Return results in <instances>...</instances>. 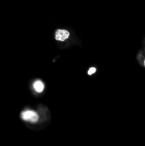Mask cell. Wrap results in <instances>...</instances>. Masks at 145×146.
Returning <instances> with one entry per match:
<instances>
[{"instance_id":"7a4b0ae2","label":"cell","mask_w":145,"mask_h":146,"mask_svg":"<svg viewBox=\"0 0 145 146\" xmlns=\"http://www.w3.org/2000/svg\"><path fill=\"white\" fill-rule=\"evenodd\" d=\"M69 37V32L64 29H59L56 32L55 38L58 41H64Z\"/></svg>"},{"instance_id":"277c9868","label":"cell","mask_w":145,"mask_h":146,"mask_svg":"<svg viewBox=\"0 0 145 146\" xmlns=\"http://www.w3.org/2000/svg\"><path fill=\"white\" fill-rule=\"evenodd\" d=\"M96 70H97V69H96L95 68H91L89 69V71H88V74H89L90 75H91V74H93L96 72Z\"/></svg>"},{"instance_id":"3957f363","label":"cell","mask_w":145,"mask_h":146,"mask_svg":"<svg viewBox=\"0 0 145 146\" xmlns=\"http://www.w3.org/2000/svg\"><path fill=\"white\" fill-rule=\"evenodd\" d=\"M33 88L37 92H42L44 91V83L41 80H36L33 83Z\"/></svg>"},{"instance_id":"6da1fadb","label":"cell","mask_w":145,"mask_h":146,"mask_svg":"<svg viewBox=\"0 0 145 146\" xmlns=\"http://www.w3.org/2000/svg\"><path fill=\"white\" fill-rule=\"evenodd\" d=\"M21 118L23 121L34 123V122H37L38 121V115L32 110H24L21 112Z\"/></svg>"},{"instance_id":"5b68a950","label":"cell","mask_w":145,"mask_h":146,"mask_svg":"<svg viewBox=\"0 0 145 146\" xmlns=\"http://www.w3.org/2000/svg\"><path fill=\"white\" fill-rule=\"evenodd\" d=\"M144 63H145V62H144Z\"/></svg>"}]
</instances>
